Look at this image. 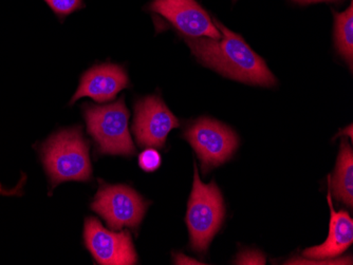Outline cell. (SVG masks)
<instances>
[{"label":"cell","instance_id":"obj_1","mask_svg":"<svg viewBox=\"0 0 353 265\" xmlns=\"http://www.w3.org/2000/svg\"><path fill=\"white\" fill-rule=\"evenodd\" d=\"M221 39L186 37L185 41L198 61L223 76L245 84L272 87L276 78L265 61L254 52L245 39L232 32L221 23L214 19Z\"/></svg>","mask_w":353,"mask_h":265},{"label":"cell","instance_id":"obj_2","mask_svg":"<svg viewBox=\"0 0 353 265\" xmlns=\"http://www.w3.org/2000/svg\"><path fill=\"white\" fill-rule=\"evenodd\" d=\"M43 166L53 187L67 181H89L92 173L89 145L81 127L51 136L41 149Z\"/></svg>","mask_w":353,"mask_h":265},{"label":"cell","instance_id":"obj_3","mask_svg":"<svg viewBox=\"0 0 353 265\" xmlns=\"http://www.w3.org/2000/svg\"><path fill=\"white\" fill-rule=\"evenodd\" d=\"M87 130L103 154L130 157L136 152L128 128L130 112L124 98L106 106L84 107Z\"/></svg>","mask_w":353,"mask_h":265},{"label":"cell","instance_id":"obj_4","mask_svg":"<svg viewBox=\"0 0 353 265\" xmlns=\"http://www.w3.org/2000/svg\"><path fill=\"white\" fill-rule=\"evenodd\" d=\"M224 218L223 199L215 182L202 183L197 166L194 171V184L188 201V223L190 245L196 252H205Z\"/></svg>","mask_w":353,"mask_h":265},{"label":"cell","instance_id":"obj_5","mask_svg":"<svg viewBox=\"0 0 353 265\" xmlns=\"http://www.w3.org/2000/svg\"><path fill=\"white\" fill-rule=\"evenodd\" d=\"M148 203L126 185H107L100 182L91 209L106 221L110 229H137L145 215Z\"/></svg>","mask_w":353,"mask_h":265},{"label":"cell","instance_id":"obj_6","mask_svg":"<svg viewBox=\"0 0 353 265\" xmlns=\"http://www.w3.org/2000/svg\"><path fill=\"white\" fill-rule=\"evenodd\" d=\"M184 138L197 153L204 173L228 161L238 147L235 132L218 120L208 118L196 120L184 132Z\"/></svg>","mask_w":353,"mask_h":265},{"label":"cell","instance_id":"obj_7","mask_svg":"<svg viewBox=\"0 0 353 265\" xmlns=\"http://www.w3.org/2000/svg\"><path fill=\"white\" fill-rule=\"evenodd\" d=\"M84 242L99 264L132 265L138 262L130 233L109 231L95 218H87L85 221Z\"/></svg>","mask_w":353,"mask_h":265},{"label":"cell","instance_id":"obj_8","mask_svg":"<svg viewBox=\"0 0 353 265\" xmlns=\"http://www.w3.org/2000/svg\"><path fill=\"white\" fill-rule=\"evenodd\" d=\"M179 126V120L160 96H148L134 105L132 130L140 146L164 147L168 134Z\"/></svg>","mask_w":353,"mask_h":265},{"label":"cell","instance_id":"obj_9","mask_svg":"<svg viewBox=\"0 0 353 265\" xmlns=\"http://www.w3.org/2000/svg\"><path fill=\"white\" fill-rule=\"evenodd\" d=\"M150 10L168 19L186 37L221 39L213 19L196 0H154Z\"/></svg>","mask_w":353,"mask_h":265},{"label":"cell","instance_id":"obj_10","mask_svg":"<svg viewBox=\"0 0 353 265\" xmlns=\"http://www.w3.org/2000/svg\"><path fill=\"white\" fill-rule=\"evenodd\" d=\"M128 85V75L123 67L114 64L95 66L83 74L70 104L82 98H90L97 103L110 102Z\"/></svg>","mask_w":353,"mask_h":265},{"label":"cell","instance_id":"obj_11","mask_svg":"<svg viewBox=\"0 0 353 265\" xmlns=\"http://www.w3.org/2000/svg\"><path fill=\"white\" fill-rule=\"evenodd\" d=\"M328 203L331 211L329 235L323 244L305 249L303 257L311 260H328L334 259L352 244L353 221L346 211H336L333 209L330 191L328 193Z\"/></svg>","mask_w":353,"mask_h":265},{"label":"cell","instance_id":"obj_12","mask_svg":"<svg viewBox=\"0 0 353 265\" xmlns=\"http://www.w3.org/2000/svg\"><path fill=\"white\" fill-rule=\"evenodd\" d=\"M333 195L339 201L352 209L353 204V153L352 148L343 141L341 145L340 156L335 167L334 175L329 177Z\"/></svg>","mask_w":353,"mask_h":265},{"label":"cell","instance_id":"obj_13","mask_svg":"<svg viewBox=\"0 0 353 265\" xmlns=\"http://www.w3.org/2000/svg\"><path fill=\"white\" fill-rule=\"evenodd\" d=\"M334 14L335 47L339 53L346 59L350 68L353 61V3L343 12H333Z\"/></svg>","mask_w":353,"mask_h":265},{"label":"cell","instance_id":"obj_14","mask_svg":"<svg viewBox=\"0 0 353 265\" xmlns=\"http://www.w3.org/2000/svg\"><path fill=\"white\" fill-rule=\"evenodd\" d=\"M59 17H65L84 7L82 0H45Z\"/></svg>","mask_w":353,"mask_h":265},{"label":"cell","instance_id":"obj_15","mask_svg":"<svg viewBox=\"0 0 353 265\" xmlns=\"http://www.w3.org/2000/svg\"><path fill=\"white\" fill-rule=\"evenodd\" d=\"M162 158L154 148H148L139 156V165L146 173H152L160 168Z\"/></svg>","mask_w":353,"mask_h":265},{"label":"cell","instance_id":"obj_16","mask_svg":"<svg viewBox=\"0 0 353 265\" xmlns=\"http://www.w3.org/2000/svg\"><path fill=\"white\" fill-rule=\"evenodd\" d=\"M236 264H265V258L256 251L241 253L235 261Z\"/></svg>","mask_w":353,"mask_h":265},{"label":"cell","instance_id":"obj_17","mask_svg":"<svg viewBox=\"0 0 353 265\" xmlns=\"http://www.w3.org/2000/svg\"><path fill=\"white\" fill-rule=\"evenodd\" d=\"M285 264H352V259L343 258L339 259H328V260L321 261H309V260H299V259H294V260L288 261Z\"/></svg>","mask_w":353,"mask_h":265},{"label":"cell","instance_id":"obj_18","mask_svg":"<svg viewBox=\"0 0 353 265\" xmlns=\"http://www.w3.org/2000/svg\"><path fill=\"white\" fill-rule=\"evenodd\" d=\"M292 1L299 5H310V3H331V1H342V0H292Z\"/></svg>","mask_w":353,"mask_h":265}]
</instances>
